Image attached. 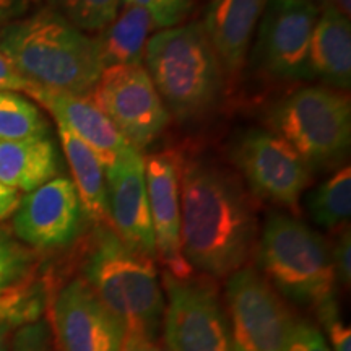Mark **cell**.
<instances>
[{
  "mask_svg": "<svg viewBox=\"0 0 351 351\" xmlns=\"http://www.w3.org/2000/svg\"><path fill=\"white\" fill-rule=\"evenodd\" d=\"M251 192L210 158L181 161V243L191 269L226 278L257 247L258 219Z\"/></svg>",
  "mask_w": 351,
  "mask_h": 351,
  "instance_id": "obj_1",
  "label": "cell"
},
{
  "mask_svg": "<svg viewBox=\"0 0 351 351\" xmlns=\"http://www.w3.org/2000/svg\"><path fill=\"white\" fill-rule=\"evenodd\" d=\"M0 52L34 86L90 96L103 72L98 44L46 7L0 29Z\"/></svg>",
  "mask_w": 351,
  "mask_h": 351,
  "instance_id": "obj_2",
  "label": "cell"
},
{
  "mask_svg": "<svg viewBox=\"0 0 351 351\" xmlns=\"http://www.w3.org/2000/svg\"><path fill=\"white\" fill-rule=\"evenodd\" d=\"M82 274L119 324L124 340H156L163 328L166 298L153 258L129 247L109 225H98L88 241Z\"/></svg>",
  "mask_w": 351,
  "mask_h": 351,
  "instance_id": "obj_3",
  "label": "cell"
},
{
  "mask_svg": "<svg viewBox=\"0 0 351 351\" xmlns=\"http://www.w3.org/2000/svg\"><path fill=\"white\" fill-rule=\"evenodd\" d=\"M257 258L278 295L313 309L320 320L339 313L330 245L300 218L270 213L258 236Z\"/></svg>",
  "mask_w": 351,
  "mask_h": 351,
  "instance_id": "obj_4",
  "label": "cell"
},
{
  "mask_svg": "<svg viewBox=\"0 0 351 351\" xmlns=\"http://www.w3.org/2000/svg\"><path fill=\"white\" fill-rule=\"evenodd\" d=\"M143 59L169 116L182 122L197 121L217 108L225 86V69L200 21L153 34Z\"/></svg>",
  "mask_w": 351,
  "mask_h": 351,
  "instance_id": "obj_5",
  "label": "cell"
},
{
  "mask_svg": "<svg viewBox=\"0 0 351 351\" xmlns=\"http://www.w3.org/2000/svg\"><path fill=\"white\" fill-rule=\"evenodd\" d=\"M270 132L283 138L313 171L345 160L351 143V101L345 91L306 86L269 111Z\"/></svg>",
  "mask_w": 351,
  "mask_h": 351,
  "instance_id": "obj_6",
  "label": "cell"
},
{
  "mask_svg": "<svg viewBox=\"0 0 351 351\" xmlns=\"http://www.w3.org/2000/svg\"><path fill=\"white\" fill-rule=\"evenodd\" d=\"M88 98L138 152L155 142L171 121L142 64L104 69Z\"/></svg>",
  "mask_w": 351,
  "mask_h": 351,
  "instance_id": "obj_7",
  "label": "cell"
},
{
  "mask_svg": "<svg viewBox=\"0 0 351 351\" xmlns=\"http://www.w3.org/2000/svg\"><path fill=\"white\" fill-rule=\"evenodd\" d=\"M228 322L236 351H285L296 319L261 271L243 267L228 276Z\"/></svg>",
  "mask_w": 351,
  "mask_h": 351,
  "instance_id": "obj_8",
  "label": "cell"
},
{
  "mask_svg": "<svg viewBox=\"0 0 351 351\" xmlns=\"http://www.w3.org/2000/svg\"><path fill=\"white\" fill-rule=\"evenodd\" d=\"M163 287L168 351H236L228 315L212 283L165 271Z\"/></svg>",
  "mask_w": 351,
  "mask_h": 351,
  "instance_id": "obj_9",
  "label": "cell"
},
{
  "mask_svg": "<svg viewBox=\"0 0 351 351\" xmlns=\"http://www.w3.org/2000/svg\"><path fill=\"white\" fill-rule=\"evenodd\" d=\"M232 161L252 195L300 215L313 173L283 138L270 130L245 132L232 148Z\"/></svg>",
  "mask_w": 351,
  "mask_h": 351,
  "instance_id": "obj_10",
  "label": "cell"
},
{
  "mask_svg": "<svg viewBox=\"0 0 351 351\" xmlns=\"http://www.w3.org/2000/svg\"><path fill=\"white\" fill-rule=\"evenodd\" d=\"M319 7L313 0H267L258 20L256 60L278 82L313 78L309 52Z\"/></svg>",
  "mask_w": 351,
  "mask_h": 351,
  "instance_id": "obj_11",
  "label": "cell"
},
{
  "mask_svg": "<svg viewBox=\"0 0 351 351\" xmlns=\"http://www.w3.org/2000/svg\"><path fill=\"white\" fill-rule=\"evenodd\" d=\"M83 207L73 182L54 178L28 192L13 213V232L38 249L64 247L80 232Z\"/></svg>",
  "mask_w": 351,
  "mask_h": 351,
  "instance_id": "obj_12",
  "label": "cell"
},
{
  "mask_svg": "<svg viewBox=\"0 0 351 351\" xmlns=\"http://www.w3.org/2000/svg\"><path fill=\"white\" fill-rule=\"evenodd\" d=\"M108 195L109 226L129 247L143 256L155 258V232H153L145 156L129 147L111 165L104 168Z\"/></svg>",
  "mask_w": 351,
  "mask_h": 351,
  "instance_id": "obj_13",
  "label": "cell"
},
{
  "mask_svg": "<svg viewBox=\"0 0 351 351\" xmlns=\"http://www.w3.org/2000/svg\"><path fill=\"white\" fill-rule=\"evenodd\" d=\"M181 161L176 152L153 153L145 158V181L150 204L156 257L166 274L189 278L192 269L181 243Z\"/></svg>",
  "mask_w": 351,
  "mask_h": 351,
  "instance_id": "obj_14",
  "label": "cell"
},
{
  "mask_svg": "<svg viewBox=\"0 0 351 351\" xmlns=\"http://www.w3.org/2000/svg\"><path fill=\"white\" fill-rule=\"evenodd\" d=\"M54 322L62 351H122L124 332L82 278L59 291Z\"/></svg>",
  "mask_w": 351,
  "mask_h": 351,
  "instance_id": "obj_15",
  "label": "cell"
},
{
  "mask_svg": "<svg viewBox=\"0 0 351 351\" xmlns=\"http://www.w3.org/2000/svg\"><path fill=\"white\" fill-rule=\"evenodd\" d=\"M26 95L41 103L56 117L57 124L64 125L85 142L96 153L104 168L132 147L88 96L46 90L34 85L26 90Z\"/></svg>",
  "mask_w": 351,
  "mask_h": 351,
  "instance_id": "obj_16",
  "label": "cell"
},
{
  "mask_svg": "<svg viewBox=\"0 0 351 351\" xmlns=\"http://www.w3.org/2000/svg\"><path fill=\"white\" fill-rule=\"evenodd\" d=\"M267 0H208L202 26L225 73L244 67Z\"/></svg>",
  "mask_w": 351,
  "mask_h": 351,
  "instance_id": "obj_17",
  "label": "cell"
},
{
  "mask_svg": "<svg viewBox=\"0 0 351 351\" xmlns=\"http://www.w3.org/2000/svg\"><path fill=\"white\" fill-rule=\"evenodd\" d=\"M313 77L322 78L333 90L348 91L351 85L350 19L330 5L324 7L314 26L309 52Z\"/></svg>",
  "mask_w": 351,
  "mask_h": 351,
  "instance_id": "obj_18",
  "label": "cell"
},
{
  "mask_svg": "<svg viewBox=\"0 0 351 351\" xmlns=\"http://www.w3.org/2000/svg\"><path fill=\"white\" fill-rule=\"evenodd\" d=\"M59 171L56 145L47 137L0 140V182L28 192L56 178Z\"/></svg>",
  "mask_w": 351,
  "mask_h": 351,
  "instance_id": "obj_19",
  "label": "cell"
},
{
  "mask_svg": "<svg viewBox=\"0 0 351 351\" xmlns=\"http://www.w3.org/2000/svg\"><path fill=\"white\" fill-rule=\"evenodd\" d=\"M156 28L150 13L135 5H124L116 19L96 36L101 67L140 65L150 33Z\"/></svg>",
  "mask_w": 351,
  "mask_h": 351,
  "instance_id": "obj_20",
  "label": "cell"
},
{
  "mask_svg": "<svg viewBox=\"0 0 351 351\" xmlns=\"http://www.w3.org/2000/svg\"><path fill=\"white\" fill-rule=\"evenodd\" d=\"M59 138L72 169V182L80 197L83 213L90 221L95 223V226L109 225L106 178H104L103 163L85 142H82L64 125H59Z\"/></svg>",
  "mask_w": 351,
  "mask_h": 351,
  "instance_id": "obj_21",
  "label": "cell"
},
{
  "mask_svg": "<svg viewBox=\"0 0 351 351\" xmlns=\"http://www.w3.org/2000/svg\"><path fill=\"white\" fill-rule=\"evenodd\" d=\"M313 221L326 230H337L348 223L351 213V168L343 166L324 181L307 199Z\"/></svg>",
  "mask_w": 351,
  "mask_h": 351,
  "instance_id": "obj_22",
  "label": "cell"
},
{
  "mask_svg": "<svg viewBox=\"0 0 351 351\" xmlns=\"http://www.w3.org/2000/svg\"><path fill=\"white\" fill-rule=\"evenodd\" d=\"M47 121L32 101L15 91H0V140L46 137Z\"/></svg>",
  "mask_w": 351,
  "mask_h": 351,
  "instance_id": "obj_23",
  "label": "cell"
},
{
  "mask_svg": "<svg viewBox=\"0 0 351 351\" xmlns=\"http://www.w3.org/2000/svg\"><path fill=\"white\" fill-rule=\"evenodd\" d=\"M49 8L78 29L101 32L119 13L121 0H47Z\"/></svg>",
  "mask_w": 351,
  "mask_h": 351,
  "instance_id": "obj_24",
  "label": "cell"
},
{
  "mask_svg": "<svg viewBox=\"0 0 351 351\" xmlns=\"http://www.w3.org/2000/svg\"><path fill=\"white\" fill-rule=\"evenodd\" d=\"M33 262L34 256L28 247L0 230V295L19 288L28 278Z\"/></svg>",
  "mask_w": 351,
  "mask_h": 351,
  "instance_id": "obj_25",
  "label": "cell"
},
{
  "mask_svg": "<svg viewBox=\"0 0 351 351\" xmlns=\"http://www.w3.org/2000/svg\"><path fill=\"white\" fill-rule=\"evenodd\" d=\"M121 3L143 8L161 29L182 23L192 8V0H121Z\"/></svg>",
  "mask_w": 351,
  "mask_h": 351,
  "instance_id": "obj_26",
  "label": "cell"
},
{
  "mask_svg": "<svg viewBox=\"0 0 351 351\" xmlns=\"http://www.w3.org/2000/svg\"><path fill=\"white\" fill-rule=\"evenodd\" d=\"M10 351H51V330L43 320H28L15 332Z\"/></svg>",
  "mask_w": 351,
  "mask_h": 351,
  "instance_id": "obj_27",
  "label": "cell"
},
{
  "mask_svg": "<svg viewBox=\"0 0 351 351\" xmlns=\"http://www.w3.org/2000/svg\"><path fill=\"white\" fill-rule=\"evenodd\" d=\"M285 351H332L317 328L307 322H296Z\"/></svg>",
  "mask_w": 351,
  "mask_h": 351,
  "instance_id": "obj_28",
  "label": "cell"
},
{
  "mask_svg": "<svg viewBox=\"0 0 351 351\" xmlns=\"http://www.w3.org/2000/svg\"><path fill=\"white\" fill-rule=\"evenodd\" d=\"M32 301L26 293L19 288L0 295V320H10V322H21L33 317Z\"/></svg>",
  "mask_w": 351,
  "mask_h": 351,
  "instance_id": "obj_29",
  "label": "cell"
},
{
  "mask_svg": "<svg viewBox=\"0 0 351 351\" xmlns=\"http://www.w3.org/2000/svg\"><path fill=\"white\" fill-rule=\"evenodd\" d=\"M333 269H335L337 280L343 285L350 287L351 283V232L348 228L340 232L335 244L330 249Z\"/></svg>",
  "mask_w": 351,
  "mask_h": 351,
  "instance_id": "obj_30",
  "label": "cell"
},
{
  "mask_svg": "<svg viewBox=\"0 0 351 351\" xmlns=\"http://www.w3.org/2000/svg\"><path fill=\"white\" fill-rule=\"evenodd\" d=\"M320 322L326 327L333 351H351V332L350 327L345 326L343 320L340 319V313L327 315Z\"/></svg>",
  "mask_w": 351,
  "mask_h": 351,
  "instance_id": "obj_31",
  "label": "cell"
},
{
  "mask_svg": "<svg viewBox=\"0 0 351 351\" xmlns=\"http://www.w3.org/2000/svg\"><path fill=\"white\" fill-rule=\"evenodd\" d=\"M32 86L20 75L19 70L0 52V91H25Z\"/></svg>",
  "mask_w": 351,
  "mask_h": 351,
  "instance_id": "obj_32",
  "label": "cell"
},
{
  "mask_svg": "<svg viewBox=\"0 0 351 351\" xmlns=\"http://www.w3.org/2000/svg\"><path fill=\"white\" fill-rule=\"evenodd\" d=\"M32 0H0V23L15 21L28 12Z\"/></svg>",
  "mask_w": 351,
  "mask_h": 351,
  "instance_id": "obj_33",
  "label": "cell"
},
{
  "mask_svg": "<svg viewBox=\"0 0 351 351\" xmlns=\"http://www.w3.org/2000/svg\"><path fill=\"white\" fill-rule=\"evenodd\" d=\"M20 200L21 197L19 191H15V189L12 187H7L5 184L0 182V221L15 213Z\"/></svg>",
  "mask_w": 351,
  "mask_h": 351,
  "instance_id": "obj_34",
  "label": "cell"
},
{
  "mask_svg": "<svg viewBox=\"0 0 351 351\" xmlns=\"http://www.w3.org/2000/svg\"><path fill=\"white\" fill-rule=\"evenodd\" d=\"M122 351H168L161 348L156 340L148 339H125L122 345Z\"/></svg>",
  "mask_w": 351,
  "mask_h": 351,
  "instance_id": "obj_35",
  "label": "cell"
},
{
  "mask_svg": "<svg viewBox=\"0 0 351 351\" xmlns=\"http://www.w3.org/2000/svg\"><path fill=\"white\" fill-rule=\"evenodd\" d=\"M13 322L0 320V351H8V337H10Z\"/></svg>",
  "mask_w": 351,
  "mask_h": 351,
  "instance_id": "obj_36",
  "label": "cell"
},
{
  "mask_svg": "<svg viewBox=\"0 0 351 351\" xmlns=\"http://www.w3.org/2000/svg\"><path fill=\"white\" fill-rule=\"evenodd\" d=\"M326 5H330L339 10L341 15H345L346 19H350V13H351V0H327Z\"/></svg>",
  "mask_w": 351,
  "mask_h": 351,
  "instance_id": "obj_37",
  "label": "cell"
}]
</instances>
